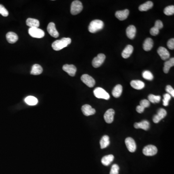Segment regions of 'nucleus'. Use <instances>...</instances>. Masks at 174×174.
Returning <instances> with one entry per match:
<instances>
[{
	"label": "nucleus",
	"mask_w": 174,
	"mask_h": 174,
	"mask_svg": "<svg viewBox=\"0 0 174 174\" xmlns=\"http://www.w3.org/2000/svg\"><path fill=\"white\" fill-rule=\"evenodd\" d=\"M120 167L118 165L114 164L111 167V171L110 172V174H119V171Z\"/></svg>",
	"instance_id": "nucleus-36"
},
{
	"label": "nucleus",
	"mask_w": 174,
	"mask_h": 174,
	"mask_svg": "<svg viewBox=\"0 0 174 174\" xmlns=\"http://www.w3.org/2000/svg\"><path fill=\"white\" fill-rule=\"evenodd\" d=\"M157 52L158 53L160 56L161 57V59L165 61L169 59L170 57V54L168 51L165 48L161 46L159 47L157 50Z\"/></svg>",
	"instance_id": "nucleus-13"
},
{
	"label": "nucleus",
	"mask_w": 174,
	"mask_h": 174,
	"mask_svg": "<svg viewBox=\"0 0 174 174\" xmlns=\"http://www.w3.org/2000/svg\"><path fill=\"white\" fill-rule=\"evenodd\" d=\"M140 106L144 107V108H146L150 106V102L148 100L144 99L140 101Z\"/></svg>",
	"instance_id": "nucleus-37"
},
{
	"label": "nucleus",
	"mask_w": 174,
	"mask_h": 174,
	"mask_svg": "<svg viewBox=\"0 0 174 174\" xmlns=\"http://www.w3.org/2000/svg\"><path fill=\"white\" fill-rule=\"evenodd\" d=\"M136 33V29L133 25H130L126 29V34L127 37L130 39L134 38Z\"/></svg>",
	"instance_id": "nucleus-19"
},
{
	"label": "nucleus",
	"mask_w": 174,
	"mask_h": 174,
	"mask_svg": "<svg viewBox=\"0 0 174 174\" xmlns=\"http://www.w3.org/2000/svg\"><path fill=\"white\" fill-rule=\"evenodd\" d=\"M94 94L95 96L99 99L108 100L110 98V95L107 91L100 87H97L94 90Z\"/></svg>",
	"instance_id": "nucleus-4"
},
{
	"label": "nucleus",
	"mask_w": 174,
	"mask_h": 174,
	"mask_svg": "<svg viewBox=\"0 0 174 174\" xmlns=\"http://www.w3.org/2000/svg\"><path fill=\"white\" fill-rule=\"evenodd\" d=\"M47 30L49 34L52 37L54 38H57L59 37V33L56 30L55 24L54 23L50 22L49 23L47 27Z\"/></svg>",
	"instance_id": "nucleus-12"
},
{
	"label": "nucleus",
	"mask_w": 174,
	"mask_h": 174,
	"mask_svg": "<svg viewBox=\"0 0 174 174\" xmlns=\"http://www.w3.org/2000/svg\"><path fill=\"white\" fill-rule=\"evenodd\" d=\"M114 156L113 155L110 154L103 157L102 159V164L105 166H108L113 161Z\"/></svg>",
	"instance_id": "nucleus-25"
},
{
	"label": "nucleus",
	"mask_w": 174,
	"mask_h": 174,
	"mask_svg": "<svg viewBox=\"0 0 174 174\" xmlns=\"http://www.w3.org/2000/svg\"><path fill=\"white\" fill-rule=\"evenodd\" d=\"M167 115L166 110L163 108H160L157 111V114L154 115L153 117V121L155 123H158L162 119L165 117Z\"/></svg>",
	"instance_id": "nucleus-9"
},
{
	"label": "nucleus",
	"mask_w": 174,
	"mask_h": 174,
	"mask_svg": "<svg viewBox=\"0 0 174 174\" xmlns=\"http://www.w3.org/2000/svg\"><path fill=\"white\" fill-rule=\"evenodd\" d=\"M0 14L4 17H7L9 14L8 11L4 7V6L0 4Z\"/></svg>",
	"instance_id": "nucleus-35"
},
{
	"label": "nucleus",
	"mask_w": 174,
	"mask_h": 174,
	"mask_svg": "<svg viewBox=\"0 0 174 174\" xmlns=\"http://www.w3.org/2000/svg\"><path fill=\"white\" fill-rule=\"evenodd\" d=\"M25 102L29 106H35L37 104L38 100L35 97L29 96L25 98Z\"/></svg>",
	"instance_id": "nucleus-30"
},
{
	"label": "nucleus",
	"mask_w": 174,
	"mask_h": 174,
	"mask_svg": "<svg viewBox=\"0 0 174 174\" xmlns=\"http://www.w3.org/2000/svg\"><path fill=\"white\" fill-rule=\"evenodd\" d=\"M164 13L167 16H171L174 13V5H170L166 7L164 11Z\"/></svg>",
	"instance_id": "nucleus-32"
},
{
	"label": "nucleus",
	"mask_w": 174,
	"mask_h": 174,
	"mask_svg": "<svg viewBox=\"0 0 174 174\" xmlns=\"http://www.w3.org/2000/svg\"><path fill=\"white\" fill-rule=\"evenodd\" d=\"M100 144L101 149H104L107 147L110 144L109 136H103L101 139Z\"/></svg>",
	"instance_id": "nucleus-28"
},
{
	"label": "nucleus",
	"mask_w": 174,
	"mask_h": 174,
	"mask_svg": "<svg viewBox=\"0 0 174 174\" xmlns=\"http://www.w3.org/2000/svg\"><path fill=\"white\" fill-rule=\"evenodd\" d=\"M158 152L157 148L154 145H149L145 146L143 150V153L147 156H152L156 154Z\"/></svg>",
	"instance_id": "nucleus-6"
},
{
	"label": "nucleus",
	"mask_w": 174,
	"mask_h": 174,
	"mask_svg": "<svg viewBox=\"0 0 174 174\" xmlns=\"http://www.w3.org/2000/svg\"><path fill=\"white\" fill-rule=\"evenodd\" d=\"M104 26V22L101 20H94L90 23L88 26V30L91 33H95L103 29Z\"/></svg>",
	"instance_id": "nucleus-2"
},
{
	"label": "nucleus",
	"mask_w": 174,
	"mask_h": 174,
	"mask_svg": "<svg viewBox=\"0 0 174 174\" xmlns=\"http://www.w3.org/2000/svg\"><path fill=\"white\" fill-rule=\"evenodd\" d=\"M136 111H137L139 113H142L143 112H144L145 108L144 107H141L140 106H138L136 107Z\"/></svg>",
	"instance_id": "nucleus-42"
},
{
	"label": "nucleus",
	"mask_w": 174,
	"mask_h": 174,
	"mask_svg": "<svg viewBox=\"0 0 174 174\" xmlns=\"http://www.w3.org/2000/svg\"><path fill=\"white\" fill-rule=\"evenodd\" d=\"M129 14V11L128 9L117 11L115 13V16L120 20H124L127 18Z\"/></svg>",
	"instance_id": "nucleus-16"
},
{
	"label": "nucleus",
	"mask_w": 174,
	"mask_h": 174,
	"mask_svg": "<svg viewBox=\"0 0 174 174\" xmlns=\"http://www.w3.org/2000/svg\"><path fill=\"white\" fill-rule=\"evenodd\" d=\"M62 69L71 77H74L77 72V68L74 65H65L62 67Z\"/></svg>",
	"instance_id": "nucleus-11"
},
{
	"label": "nucleus",
	"mask_w": 174,
	"mask_h": 174,
	"mask_svg": "<svg viewBox=\"0 0 174 174\" xmlns=\"http://www.w3.org/2000/svg\"><path fill=\"white\" fill-rule=\"evenodd\" d=\"M153 41L152 38H148L145 40L143 44V49L146 51H149L153 48Z\"/></svg>",
	"instance_id": "nucleus-23"
},
{
	"label": "nucleus",
	"mask_w": 174,
	"mask_h": 174,
	"mask_svg": "<svg viewBox=\"0 0 174 174\" xmlns=\"http://www.w3.org/2000/svg\"><path fill=\"white\" fill-rule=\"evenodd\" d=\"M29 33L32 37L37 38H41L45 36V32L38 28H30Z\"/></svg>",
	"instance_id": "nucleus-5"
},
{
	"label": "nucleus",
	"mask_w": 174,
	"mask_h": 174,
	"mask_svg": "<svg viewBox=\"0 0 174 174\" xmlns=\"http://www.w3.org/2000/svg\"><path fill=\"white\" fill-rule=\"evenodd\" d=\"M130 84V86L136 90H141L145 87V83L139 80H132Z\"/></svg>",
	"instance_id": "nucleus-21"
},
{
	"label": "nucleus",
	"mask_w": 174,
	"mask_h": 174,
	"mask_svg": "<svg viewBox=\"0 0 174 174\" xmlns=\"http://www.w3.org/2000/svg\"><path fill=\"white\" fill-rule=\"evenodd\" d=\"M168 48L170 49H174V39L172 38L168 41L167 44Z\"/></svg>",
	"instance_id": "nucleus-41"
},
{
	"label": "nucleus",
	"mask_w": 174,
	"mask_h": 174,
	"mask_svg": "<svg viewBox=\"0 0 174 174\" xmlns=\"http://www.w3.org/2000/svg\"><path fill=\"white\" fill-rule=\"evenodd\" d=\"M171 98V95L169 94H165L164 95V99H163V105L165 107L169 105V102Z\"/></svg>",
	"instance_id": "nucleus-34"
},
{
	"label": "nucleus",
	"mask_w": 174,
	"mask_h": 174,
	"mask_svg": "<svg viewBox=\"0 0 174 174\" xmlns=\"http://www.w3.org/2000/svg\"><path fill=\"white\" fill-rule=\"evenodd\" d=\"M133 50V46L130 45H127L121 53L122 57L124 59H127L131 55Z\"/></svg>",
	"instance_id": "nucleus-18"
},
{
	"label": "nucleus",
	"mask_w": 174,
	"mask_h": 174,
	"mask_svg": "<svg viewBox=\"0 0 174 174\" xmlns=\"http://www.w3.org/2000/svg\"><path fill=\"white\" fill-rule=\"evenodd\" d=\"M165 91L166 92H167L168 94H169L171 95V96L174 97V90L171 86L170 85H167L165 88Z\"/></svg>",
	"instance_id": "nucleus-38"
},
{
	"label": "nucleus",
	"mask_w": 174,
	"mask_h": 174,
	"mask_svg": "<svg viewBox=\"0 0 174 174\" xmlns=\"http://www.w3.org/2000/svg\"><path fill=\"white\" fill-rule=\"evenodd\" d=\"M127 148L130 152H134L136 149V145L135 140L131 137H127L125 140Z\"/></svg>",
	"instance_id": "nucleus-10"
},
{
	"label": "nucleus",
	"mask_w": 174,
	"mask_h": 174,
	"mask_svg": "<svg viewBox=\"0 0 174 174\" xmlns=\"http://www.w3.org/2000/svg\"><path fill=\"white\" fill-rule=\"evenodd\" d=\"M7 39L8 43L10 44H14L16 43L18 40V36L16 33L14 32H8L7 33Z\"/></svg>",
	"instance_id": "nucleus-20"
},
{
	"label": "nucleus",
	"mask_w": 174,
	"mask_h": 174,
	"mask_svg": "<svg viewBox=\"0 0 174 174\" xmlns=\"http://www.w3.org/2000/svg\"><path fill=\"white\" fill-rule=\"evenodd\" d=\"M115 111L113 109H109L106 111L104 114V119L106 123H111L114 120Z\"/></svg>",
	"instance_id": "nucleus-15"
},
{
	"label": "nucleus",
	"mask_w": 174,
	"mask_h": 174,
	"mask_svg": "<svg viewBox=\"0 0 174 174\" xmlns=\"http://www.w3.org/2000/svg\"><path fill=\"white\" fill-rule=\"evenodd\" d=\"M149 101L152 103H158L161 101V97L159 95L149 94L148 96Z\"/></svg>",
	"instance_id": "nucleus-31"
},
{
	"label": "nucleus",
	"mask_w": 174,
	"mask_h": 174,
	"mask_svg": "<svg viewBox=\"0 0 174 174\" xmlns=\"http://www.w3.org/2000/svg\"><path fill=\"white\" fill-rule=\"evenodd\" d=\"M81 110L83 114L86 116L94 115L96 112L95 109L92 108V107L88 104H85L82 106Z\"/></svg>",
	"instance_id": "nucleus-14"
},
{
	"label": "nucleus",
	"mask_w": 174,
	"mask_h": 174,
	"mask_svg": "<svg viewBox=\"0 0 174 174\" xmlns=\"http://www.w3.org/2000/svg\"><path fill=\"white\" fill-rule=\"evenodd\" d=\"M71 43V39L70 38H63L54 42L52 44V47L54 50L59 51L67 46Z\"/></svg>",
	"instance_id": "nucleus-1"
},
{
	"label": "nucleus",
	"mask_w": 174,
	"mask_h": 174,
	"mask_svg": "<svg viewBox=\"0 0 174 174\" xmlns=\"http://www.w3.org/2000/svg\"><path fill=\"white\" fill-rule=\"evenodd\" d=\"M174 58H172L169 60L166 61L164 63V72L165 74H167L169 72L170 68L174 66Z\"/></svg>",
	"instance_id": "nucleus-24"
},
{
	"label": "nucleus",
	"mask_w": 174,
	"mask_h": 174,
	"mask_svg": "<svg viewBox=\"0 0 174 174\" xmlns=\"http://www.w3.org/2000/svg\"><path fill=\"white\" fill-rule=\"evenodd\" d=\"M153 4L152 1H148L145 4H141L139 7V10L140 11H146L150 9L153 7Z\"/></svg>",
	"instance_id": "nucleus-29"
},
{
	"label": "nucleus",
	"mask_w": 174,
	"mask_h": 174,
	"mask_svg": "<svg viewBox=\"0 0 174 174\" xmlns=\"http://www.w3.org/2000/svg\"><path fill=\"white\" fill-rule=\"evenodd\" d=\"M81 80L83 83L90 88H92L95 85V80L91 76L87 74H85L82 75L81 77Z\"/></svg>",
	"instance_id": "nucleus-8"
},
{
	"label": "nucleus",
	"mask_w": 174,
	"mask_h": 174,
	"mask_svg": "<svg viewBox=\"0 0 174 174\" xmlns=\"http://www.w3.org/2000/svg\"><path fill=\"white\" fill-rule=\"evenodd\" d=\"M106 59V56L104 54H99L94 58L92 62V66L94 68H98L101 66Z\"/></svg>",
	"instance_id": "nucleus-7"
},
{
	"label": "nucleus",
	"mask_w": 174,
	"mask_h": 174,
	"mask_svg": "<svg viewBox=\"0 0 174 174\" xmlns=\"http://www.w3.org/2000/svg\"><path fill=\"white\" fill-rule=\"evenodd\" d=\"M43 72V68L41 65L38 64H35L32 67L30 74L33 75H39Z\"/></svg>",
	"instance_id": "nucleus-27"
},
{
	"label": "nucleus",
	"mask_w": 174,
	"mask_h": 174,
	"mask_svg": "<svg viewBox=\"0 0 174 174\" xmlns=\"http://www.w3.org/2000/svg\"><path fill=\"white\" fill-rule=\"evenodd\" d=\"M83 9V5L79 1H74L72 3L71 6V13L72 15H76L80 13Z\"/></svg>",
	"instance_id": "nucleus-3"
},
{
	"label": "nucleus",
	"mask_w": 174,
	"mask_h": 174,
	"mask_svg": "<svg viewBox=\"0 0 174 174\" xmlns=\"http://www.w3.org/2000/svg\"><path fill=\"white\" fill-rule=\"evenodd\" d=\"M26 24L30 28H38L40 22L38 20L36 19L28 18L26 20Z\"/></svg>",
	"instance_id": "nucleus-22"
},
{
	"label": "nucleus",
	"mask_w": 174,
	"mask_h": 174,
	"mask_svg": "<svg viewBox=\"0 0 174 174\" xmlns=\"http://www.w3.org/2000/svg\"><path fill=\"white\" fill-rule=\"evenodd\" d=\"M159 30L158 29L155 28V27H153L150 29V33L152 36H157L159 34Z\"/></svg>",
	"instance_id": "nucleus-40"
},
{
	"label": "nucleus",
	"mask_w": 174,
	"mask_h": 174,
	"mask_svg": "<svg viewBox=\"0 0 174 174\" xmlns=\"http://www.w3.org/2000/svg\"><path fill=\"white\" fill-rule=\"evenodd\" d=\"M134 127L136 129H142L146 130L149 128V123L147 120H143L140 123H135Z\"/></svg>",
	"instance_id": "nucleus-17"
},
{
	"label": "nucleus",
	"mask_w": 174,
	"mask_h": 174,
	"mask_svg": "<svg viewBox=\"0 0 174 174\" xmlns=\"http://www.w3.org/2000/svg\"><path fill=\"white\" fill-rule=\"evenodd\" d=\"M123 92V87L121 85L118 84L116 85L113 90L112 91V95L114 97L119 98L121 94Z\"/></svg>",
	"instance_id": "nucleus-26"
},
{
	"label": "nucleus",
	"mask_w": 174,
	"mask_h": 174,
	"mask_svg": "<svg viewBox=\"0 0 174 174\" xmlns=\"http://www.w3.org/2000/svg\"><path fill=\"white\" fill-rule=\"evenodd\" d=\"M142 76L144 78L148 80H152L154 78L152 74L149 71H145L143 72H142Z\"/></svg>",
	"instance_id": "nucleus-33"
},
{
	"label": "nucleus",
	"mask_w": 174,
	"mask_h": 174,
	"mask_svg": "<svg viewBox=\"0 0 174 174\" xmlns=\"http://www.w3.org/2000/svg\"><path fill=\"white\" fill-rule=\"evenodd\" d=\"M163 26H164V25H163V23H162V22L161 21V20H157V21H156L155 23V25L154 26L155 28H157V29H158L159 30H160V29H162L163 28Z\"/></svg>",
	"instance_id": "nucleus-39"
}]
</instances>
